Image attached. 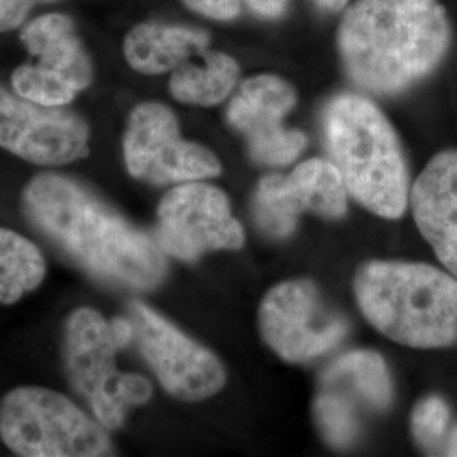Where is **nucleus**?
Wrapping results in <instances>:
<instances>
[{
	"mask_svg": "<svg viewBox=\"0 0 457 457\" xmlns=\"http://www.w3.org/2000/svg\"><path fill=\"white\" fill-rule=\"evenodd\" d=\"M22 211L51 245L104 285L146 292L166 278L168 262L156 239L80 181L36 175L22 190Z\"/></svg>",
	"mask_w": 457,
	"mask_h": 457,
	"instance_id": "1",
	"label": "nucleus"
},
{
	"mask_svg": "<svg viewBox=\"0 0 457 457\" xmlns=\"http://www.w3.org/2000/svg\"><path fill=\"white\" fill-rule=\"evenodd\" d=\"M453 28L439 0H358L339 24L347 77L362 90L393 96L441 65Z\"/></svg>",
	"mask_w": 457,
	"mask_h": 457,
	"instance_id": "2",
	"label": "nucleus"
},
{
	"mask_svg": "<svg viewBox=\"0 0 457 457\" xmlns=\"http://www.w3.org/2000/svg\"><path fill=\"white\" fill-rule=\"evenodd\" d=\"M322 126L347 194L379 217H402L409 177L400 141L385 114L368 98L341 94L327 104Z\"/></svg>",
	"mask_w": 457,
	"mask_h": 457,
	"instance_id": "3",
	"label": "nucleus"
},
{
	"mask_svg": "<svg viewBox=\"0 0 457 457\" xmlns=\"http://www.w3.org/2000/svg\"><path fill=\"white\" fill-rule=\"evenodd\" d=\"M354 294L371 326L395 343L420 349L457 344V278L434 266L368 262Z\"/></svg>",
	"mask_w": 457,
	"mask_h": 457,
	"instance_id": "4",
	"label": "nucleus"
},
{
	"mask_svg": "<svg viewBox=\"0 0 457 457\" xmlns=\"http://www.w3.org/2000/svg\"><path fill=\"white\" fill-rule=\"evenodd\" d=\"M124 345L112 320L92 307L70 312L62 330V360L66 379L107 430H119L132 407L145 405L153 386L145 376L120 373L115 354Z\"/></svg>",
	"mask_w": 457,
	"mask_h": 457,
	"instance_id": "5",
	"label": "nucleus"
},
{
	"mask_svg": "<svg viewBox=\"0 0 457 457\" xmlns=\"http://www.w3.org/2000/svg\"><path fill=\"white\" fill-rule=\"evenodd\" d=\"M0 441L21 457L115 456L109 432L63 393L17 386L0 400Z\"/></svg>",
	"mask_w": 457,
	"mask_h": 457,
	"instance_id": "6",
	"label": "nucleus"
},
{
	"mask_svg": "<svg viewBox=\"0 0 457 457\" xmlns=\"http://www.w3.org/2000/svg\"><path fill=\"white\" fill-rule=\"evenodd\" d=\"M122 153L132 179L156 187L207 180L222 173V164L209 147L181 137L177 115L162 102H143L132 109Z\"/></svg>",
	"mask_w": 457,
	"mask_h": 457,
	"instance_id": "7",
	"label": "nucleus"
},
{
	"mask_svg": "<svg viewBox=\"0 0 457 457\" xmlns=\"http://www.w3.org/2000/svg\"><path fill=\"white\" fill-rule=\"evenodd\" d=\"M126 317L132 324V343L164 392L183 402H202L224 388L222 362L163 315L143 302H131Z\"/></svg>",
	"mask_w": 457,
	"mask_h": 457,
	"instance_id": "8",
	"label": "nucleus"
},
{
	"mask_svg": "<svg viewBox=\"0 0 457 457\" xmlns=\"http://www.w3.org/2000/svg\"><path fill=\"white\" fill-rule=\"evenodd\" d=\"M156 243L164 254L196 262L212 251H236L245 245V230L230 212L220 188L188 181L171 188L158 207Z\"/></svg>",
	"mask_w": 457,
	"mask_h": 457,
	"instance_id": "9",
	"label": "nucleus"
},
{
	"mask_svg": "<svg viewBox=\"0 0 457 457\" xmlns=\"http://www.w3.org/2000/svg\"><path fill=\"white\" fill-rule=\"evenodd\" d=\"M260 330L281 360L307 362L343 343L349 322L324 309L313 283L295 279L279 283L262 298Z\"/></svg>",
	"mask_w": 457,
	"mask_h": 457,
	"instance_id": "10",
	"label": "nucleus"
},
{
	"mask_svg": "<svg viewBox=\"0 0 457 457\" xmlns=\"http://www.w3.org/2000/svg\"><path fill=\"white\" fill-rule=\"evenodd\" d=\"M0 147L37 166H65L90 154V126L66 107H48L0 85Z\"/></svg>",
	"mask_w": 457,
	"mask_h": 457,
	"instance_id": "11",
	"label": "nucleus"
},
{
	"mask_svg": "<svg viewBox=\"0 0 457 457\" xmlns=\"http://www.w3.org/2000/svg\"><path fill=\"white\" fill-rule=\"evenodd\" d=\"M347 195L336 164L313 158L298 164L290 175L264 177L256 188L253 211L264 234L283 239L294 234L303 212L327 219L344 217Z\"/></svg>",
	"mask_w": 457,
	"mask_h": 457,
	"instance_id": "12",
	"label": "nucleus"
},
{
	"mask_svg": "<svg viewBox=\"0 0 457 457\" xmlns=\"http://www.w3.org/2000/svg\"><path fill=\"white\" fill-rule=\"evenodd\" d=\"M296 105L294 85L285 79L262 73L239 85L228 102V122L245 137L251 158L266 166L295 162L307 146V136L288 129L283 119Z\"/></svg>",
	"mask_w": 457,
	"mask_h": 457,
	"instance_id": "13",
	"label": "nucleus"
},
{
	"mask_svg": "<svg viewBox=\"0 0 457 457\" xmlns=\"http://www.w3.org/2000/svg\"><path fill=\"white\" fill-rule=\"evenodd\" d=\"M410 204L425 241L457 278V151H442L428 162Z\"/></svg>",
	"mask_w": 457,
	"mask_h": 457,
	"instance_id": "14",
	"label": "nucleus"
},
{
	"mask_svg": "<svg viewBox=\"0 0 457 457\" xmlns=\"http://www.w3.org/2000/svg\"><path fill=\"white\" fill-rule=\"evenodd\" d=\"M21 43L36 60L34 65L63 79L77 92H83L94 82V62L71 17H36L22 26Z\"/></svg>",
	"mask_w": 457,
	"mask_h": 457,
	"instance_id": "15",
	"label": "nucleus"
},
{
	"mask_svg": "<svg viewBox=\"0 0 457 457\" xmlns=\"http://www.w3.org/2000/svg\"><path fill=\"white\" fill-rule=\"evenodd\" d=\"M211 36L192 26L147 21L124 37V58L141 75L171 73L209 49Z\"/></svg>",
	"mask_w": 457,
	"mask_h": 457,
	"instance_id": "16",
	"label": "nucleus"
},
{
	"mask_svg": "<svg viewBox=\"0 0 457 457\" xmlns=\"http://www.w3.org/2000/svg\"><path fill=\"white\" fill-rule=\"evenodd\" d=\"M320 388H332L358 407L383 411L392 403V378L383 358L373 351H353L330 362L320 378Z\"/></svg>",
	"mask_w": 457,
	"mask_h": 457,
	"instance_id": "17",
	"label": "nucleus"
},
{
	"mask_svg": "<svg viewBox=\"0 0 457 457\" xmlns=\"http://www.w3.org/2000/svg\"><path fill=\"white\" fill-rule=\"evenodd\" d=\"M198 56V63L192 58L171 71L170 94L185 105H219L237 87L241 75L239 63L222 51L207 49Z\"/></svg>",
	"mask_w": 457,
	"mask_h": 457,
	"instance_id": "18",
	"label": "nucleus"
},
{
	"mask_svg": "<svg viewBox=\"0 0 457 457\" xmlns=\"http://www.w3.org/2000/svg\"><path fill=\"white\" fill-rule=\"evenodd\" d=\"M48 273L45 254L31 239L0 228V305H14L41 287Z\"/></svg>",
	"mask_w": 457,
	"mask_h": 457,
	"instance_id": "19",
	"label": "nucleus"
},
{
	"mask_svg": "<svg viewBox=\"0 0 457 457\" xmlns=\"http://www.w3.org/2000/svg\"><path fill=\"white\" fill-rule=\"evenodd\" d=\"M313 415L332 447H347L360 434V407L337 390L320 388L313 403Z\"/></svg>",
	"mask_w": 457,
	"mask_h": 457,
	"instance_id": "20",
	"label": "nucleus"
},
{
	"mask_svg": "<svg viewBox=\"0 0 457 457\" xmlns=\"http://www.w3.org/2000/svg\"><path fill=\"white\" fill-rule=\"evenodd\" d=\"M11 85L17 96L48 107H66L79 94L66 80L34 63L17 66Z\"/></svg>",
	"mask_w": 457,
	"mask_h": 457,
	"instance_id": "21",
	"label": "nucleus"
},
{
	"mask_svg": "<svg viewBox=\"0 0 457 457\" xmlns=\"http://www.w3.org/2000/svg\"><path fill=\"white\" fill-rule=\"evenodd\" d=\"M451 422V411L441 396L422 400L411 415V432L422 447H434L445 439Z\"/></svg>",
	"mask_w": 457,
	"mask_h": 457,
	"instance_id": "22",
	"label": "nucleus"
},
{
	"mask_svg": "<svg viewBox=\"0 0 457 457\" xmlns=\"http://www.w3.org/2000/svg\"><path fill=\"white\" fill-rule=\"evenodd\" d=\"M58 0H0V33L22 28L33 9Z\"/></svg>",
	"mask_w": 457,
	"mask_h": 457,
	"instance_id": "23",
	"label": "nucleus"
},
{
	"mask_svg": "<svg viewBox=\"0 0 457 457\" xmlns=\"http://www.w3.org/2000/svg\"><path fill=\"white\" fill-rule=\"evenodd\" d=\"M185 7L198 16L212 21H232L241 14V0H181Z\"/></svg>",
	"mask_w": 457,
	"mask_h": 457,
	"instance_id": "24",
	"label": "nucleus"
},
{
	"mask_svg": "<svg viewBox=\"0 0 457 457\" xmlns=\"http://www.w3.org/2000/svg\"><path fill=\"white\" fill-rule=\"evenodd\" d=\"M241 2L247 5V9L254 16L262 17V19H278L285 14L288 7V0H241Z\"/></svg>",
	"mask_w": 457,
	"mask_h": 457,
	"instance_id": "25",
	"label": "nucleus"
},
{
	"mask_svg": "<svg viewBox=\"0 0 457 457\" xmlns=\"http://www.w3.org/2000/svg\"><path fill=\"white\" fill-rule=\"evenodd\" d=\"M317 7H320L322 11L327 12H339L347 5L349 0H313Z\"/></svg>",
	"mask_w": 457,
	"mask_h": 457,
	"instance_id": "26",
	"label": "nucleus"
},
{
	"mask_svg": "<svg viewBox=\"0 0 457 457\" xmlns=\"http://www.w3.org/2000/svg\"><path fill=\"white\" fill-rule=\"evenodd\" d=\"M445 454L447 456H457V427L451 430V434L445 437Z\"/></svg>",
	"mask_w": 457,
	"mask_h": 457,
	"instance_id": "27",
	"label": "nucleus"
}]
</instances>
